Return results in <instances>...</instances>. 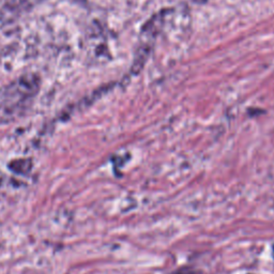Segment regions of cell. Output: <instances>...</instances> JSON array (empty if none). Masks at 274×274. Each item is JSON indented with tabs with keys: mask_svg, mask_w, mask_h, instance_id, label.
Listing matches in <instances>:
<instances>
[{
	"mask_svg": "<svg viewBox=\"0 0 274 274\" xmlns=\"http://www.w3.org/2000/svg\"><path fill=\"white\" fill-rule=\"evenodd\" d=\"M150 51L151 49L149 45H144V47H142L139 51H137V54L135 56V61L132 66V72L134 73V74H139V73L143 70L150 55Z\"/></svg>",
	"mask_w": 274,
	"mask_h": 274,
	"instance_id": "cell-1",
	"label": "cell"
},
{
	"mask_svg": "<svg viewBox=\"0 0 274 274\" xmlns=\"http://www.w3.org/2000/svg\"><path fill=\"white\" fill-rule=\"evenodd\" d=\"M172 274H195V270L192 269V268H189V267H185V268H181V269L175 271Z\"/></svg>",
	"mask_w": 274,
	"mask_h": 274,
	"instance_id": "cell-2",
	"label": "cell"
}]
</instances>
